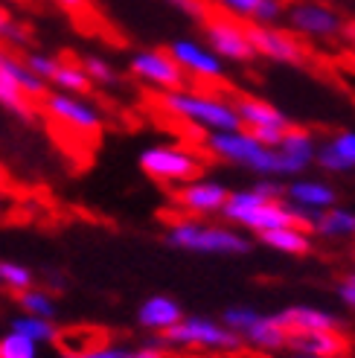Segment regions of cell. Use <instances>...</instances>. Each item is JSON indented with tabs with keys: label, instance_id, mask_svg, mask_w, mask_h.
<instances>
[{
	"label": "cell",
	"instance_id": "cell-4",
	"mask_svg": "<svg viewBox=\"0 0 355 358\" xmlns=\"http://www.w3.org/2000/svg\"><path fill=\"white\" fill-rule=\"evenodd\" d=\"M222 219L233 227L251 230L256 236L271 234V230H280V227H289V224H303V219L297 216L294 207L286 199H280V201L262 199L254 187L230 189V199L222 210Z\"/></svg>",
	"mask_w": 355,
	"mask_h": 358
},
{
	"label": "cell",
	"instance_id": "cell-33",
	"mask_svg": "<svg viewBox=\"0 0 355 358\" xmlns=\"http://www.w3.org/2000/svg\"><path fill=\"white\" fill-rule=\"evenodd\" d=\"M82 67H85V73L91 76L94 85H102V87L119 85V73H117V67L108 59H102V56H85L82 59Z\"/></svg>",
	"mask_w": 355,
	"mask_h": 358
},
{
	"label": "cell",
	"instance_id": "cell-11",
	"mask_svg": "<svg viewBox=\"0 0 355 358\" xmlns=\"http://www.w3.org/2000/svg\"><path fill=\"white\" fill-rule=\"evenodd\" d=\"M41 108L61 125H67L70 131L85 134V137H94L102 131L105 117L96 105L87 99V96H76V94H61V91H50L41 99Z\"/></svg>",
	"mask_w": 355,
	"mask_h": 358
},
{
	"label": "cell",
	"instance_id": "cell-43",
	"mask_svg": "<svg viewBox=\"0 0 355 358\" xmlns=\"http://www.w3.org/2000/svg\"><path fill=\"white\" fill-rule=\"evenodd\" d=\"M6 207H9V199H6V192L0 189V219L6 216Z\"/></svg>",
	"mask_w": 355,
	"mask_h": 358
},
{
	"label": "cell",
	"instance_id": "cell-6",
	"mask_svg": "<svg viewBox=\"0 0 355 358\" xmlns=\"http://www.w3.org/2000/svg\"><path fill=\"white\" fill-rule=\"evenodd\" d=\"M219 320L242 338V344L254 347L259 352H280L289 347V329L280 324L277 312L268 315V312H259L254 306H227Z\"/></svg>",
	"mask_w": 355,
	"mask_h": 358
},
{
	"label": "cell",
	"instance_id": "cell-10",
	"mask_svg": "<svg viewBox=\"0 0 355 358\" xmlns=\"http://www.w3.org/2000/svg\"><path fill=\"white\" fill-rule=\"evenodd\" d=\"M233 102H236V114L242 120V129L251 131L259 143H265V146H271V149H277L280 140L294 129L286 114L259 96H239Z\"/></svg>",
	"mask_w": 355,
	"mask_h": 358
},
{
	"label": "cell",
	"instance_id": "cell-8",
	"mask_svg": "<svg viewBox=\"0 0 355 358\" xmlns=\"http://www.w3.org/2000/svg\"><path fill=\"white\" fill-rule=\"evenodd\" d=\"M286 29L297 38L309 41H338L347 35V21L341 12L321 3V0H294L286 3Z\"/></svg>",
	"mask_w": 355,
	"mask_h": 358
},
{
	"label": "cell",
	"instance_id": "cell-16",
	"mask_svg": "<svg viewBox=\"0 0 355 358\" xmlns=\"http://www.w3.org/2000/svg\"><path fill=\"white\" fill-rule=\"evenodd\" d=\"M166 52L184 70V76H195L201 82H219L224 76V62L207 44L195 38H175Z\"/></svg>",
	"mask_w": 355,
	"mask_h": 358
},
{
	"label": "cell",
	"instance_id": "cell-1",
	"mask_svg": "<svg viewBox=\"0 0 355 358\" xmlns=\"http://www.w3.org/2000/svg\"><path fill=\"white\" fill-rule=\"evenodd\" d=\"M164 242L184 254H201V257H242L251 250V239L242 230H236L227 222H204L195 216L175 219Z\"/></svg>",
	"mask_w": 355,
	"mask_h": 358
},
{
	"label": "cell",
	"instance_id": "cell-30",
	"mask_svg": "<svg viewBox=\"0 0 355 358\" xmlns=\"http://www.w3.org/2000/svg\"><path fill=\"white\" fill-rule=\"evenodd\" d=\"M56 344H59L61 355H85L105 341L96 335V329H59Z\"/></svg>",
	"mask_w": 355,
	"mask_h": 358
},
{
	"label": "cell",
	"instance_id": "cell-29",
	"mask_svg": "<svg viewBox=\"0 0 355 358\" xmlns=\"http://www.w3.org/2000/svg\"><path fill=\"white\" fill-rule=\"evenodd\" d=\"M17 306H21V312H27V315L47 317V320H56V315H59L56 294L50 289H38V285L24 292V294H17Z\"/></svg>",
	"mask_w": 355,
	"mask_h": 358
},
{
	"label": "cell",
	"instance_id": "cell-19",
	"mask_svg": "<svg viewBox=\"0 0 355 358\" xmlns=\"http://www.w3.org/2000/svg\"><path fill=\"white\" fill-rule=\"evenodd\" d=\"M181 320H184V306L169 294H152L137 309V327L149 335L169 332Z\"/></svg>",
	"mask_w": 355,
	"mask_h": 358
},
{
	"label": "cell",
	"instance_id": "cell-23",
	"mask_svg": "<svg viewBox=\"0 0 355 358\" xmlns=\"http://www.w3.org/2000/svg\"><path fill=\"white\" fill-rule=\"evenodd\" d=\"M286 350L300 355H347V338L341 332H294Z\"/></svg>",
	"mask_w": 355,
	"mask_h": 358
},
{
	"label": "cell",
	"instance_id": "cell-24",
	"mask_svg": "<svg viewBox=\"0 0 355 358\" xmlns=\"http://www.w3.org/2000/svg\"><path fill=\"white\" fill-rule=\"evenodd\" d=\"M309 230L317 239H329V242L355 239V210L338 204V207L321 213V216L309 224Z\"/></svg>",
	"mask_w": 355,
	"mask_h": 358
},
{
	"label": "cell",
	"instance_id": "cell-2",
	"mask_svg": "<svg viewBox=\"0 0 355 358\" xmlns=\"http://www.w3.org/2000/svg\"><path fill=\"white\" fill-rule=\"evenodd\" d=\"M157 105H161L166 114L189 122L192 129H198L204 134L242 129V120L236 114V102L227 96H219V94L192 91V87H175V91H164L157 96Z\"/></svg>",
	"mask_w": 355,
	"mask_h": 358
},
{
	"label": "cell",
	"instance_id": "cell-21",
	"mask_svg": "<svg viewBox=\"0 0 355 358\" xmlns=\"http://www.w3.org/2000/svg\"><path fill=\"white\" fill-rule=\"evenodd\" d=\"M227 15L256 21L259 27H277L286 15V0H212Z\"/></svg>",
	"mask_w": 355,
	"mask_h": 358
},
{
	"label": "cell",
	"instance_id": "cell-26",
	"mask_svg": "<svg viewBox=\"0 0 355 358\" xmlns=\"http://www.w3.org/2000/svg\"><path fill=\"white\" fill-rule=\"evenodd\" d=\"M9 332H21L27 338H32L35 344H56V338H59V327H56V320H47V317H35V315H15L9 320Z\"/></svg>",
	"mask_w": 355,
	"mask_h": 358
},
{
	"label": "cell",
	"instance_id": "cell-20",
	"mask_svg": "<svg viewBox=\"0 0 355 358\" xmlns=\"http://www.w3.org/2000/svg\"><path fill=\"white\" fill-rule=\"evenodd\" d=\"M314 166L329 175H347L355 172V129L338 131L335 137L317 143Z\"/></svg>",
	"mask_w": 355,
	"mask_h": 358
},
{
	"label": "cell",
	"instance_id": "cell-9",
	"mask_svg": "<svg viewBox=\"0 0 355 358\" xmlns=\"http://www.w3.org/2000/svg\"><path fill=\"white\" fill-rule=\"evenodd\" d=\"M201 27H204V44L224 64H251L259 59L247 27L230 21V17H210Z\"/></svg>",
	"mask_w": 355,
	"mask_h": 358
},
{
	"label": "cell",
	"instance_id": "cell-34",
	"mask_svg": "<svg viewBox=\"0 0 355 358\" xmlns=\"http://www.w3.org/2000/svg\"><path fill=\"white\" fill-rule=\"evenodd\" d=\"M24 62H27V67L32 70V73L38 76L41 82H47V85L52 82V76H56V70H59V64H61V59L50 56V52H35V50L27 52Z\"/></svg>",
	"mask_w": 355,
	"mask_h": 358
},
{
	"label": "cell",
	"instance_id": "cell-22",
	"mask_svg": "<svg viewBox=\"0 0 355 358\" xmlns=\"http://www.w3.org/2000/svg\"><path fill=\"white\" fill-rule=\"evenodd\" d=\"M0 73L3 76H9L21 91L29 96V99H35V102H41L47 94H50V85L47 82H41L38 76L32 73V70L27 67V62H24V56H15V52H9L6 47H0Z\"/></svg>",
	"mask_w": 355,
	"mask_h": 358
},
{
	"label": "cell",
	"instance_id": "cell-36",
	"mask_svg": "<svg viewBox=\"0 0 355 358\" xmlns=\"http://www.w3.org/2000/svg\"><path fill=\"white\" fill-rule=\"evenodd\" d=\"M61 358H134V347L126 344H99L85 355H61Z\"/></svg>",
	"mask_w": 355,
	"mask_h": 358
},
{
	"label": "cell",
	"instance_id": "cell-13",
	"mask_svg": "<svg viewBox=\"0 0 355 358\" xmlns=\"http://www.w3.org/2000/svg\"><path fill=\"white\" fill-rule=\"evenodd\" d=\"M251 32V41L259 59H268L274 64H289V67H300L309 62V50L306 44L291 35L289 29H280V27H247Z\"/></svg>",
	"mask_w": 355,
	"mask_h": 358
},
{
	"label": "cell",
	"instance_id": "cell-7",
	"mask_svg": "<svg viewBox=\"0 0 355 358\" xmlns=\"http://www.w3.org/2000/svg\"><path fill=\"white\" fill-rule=\"evenodd\" d=\"M140 169H143L152 181L166 187H181L192 178H198L204 169V157L184 146H169V143H154L146 146L137 157Z\"/></svg>",
	"mask_w": 355,
	"mask_h": 358
},
{
	"label": "cell",
	"instance_id": "cell-41",
	"mask_svg": "<svg viewBox=\"0 0 355 358\" xmlns=\"http://www.w3.org/2000/svg\"><path fill=\"white\" fill-rule=\"evenodd\" d=\"M50 289H64V277L61 274H50Z\"/></svg>",
	"mask_w": 355,
	"mask_h": 358
},
{
	"label": "cell",
	"instance_id": "cell-38",
	"mask_svg": "<svg viewBox=\"0 0 355 358\" xmlns=\"http://www.w3.org/2000/svg\"><path fill=\"white\" fill-rule=\"evenodd\" d=\"M254 189L262 195V199H271V201L286 199V184H282L280 178H259V181L254 184Z\"/></svg>",
	"mask_w": 355,
	"mask_h": 358
},
{
	"label": "cell",
	"instance_id": "cell-40",
	"mask_svg": "<svg viewBox=\"0 0 355 358\" xmlns=\"http://www.w3.org/2000/svg\"><path fill=\"white\" fill-rule=\"evenodd\" d=\"M15 21H12V17L3 12V9H0V41H3L6 38V32H9V27H12Z\"/></svg>",
	"mask_w": 355,
	"mask_h": 358
},
{
	"label": "cell",
	"instance_id": "cell-14",
	"mask_svg": "<svg viewBox=\"0 0 355 358\" xmlns=\"http://www.w3.org/2000/svg\"><path fill=\"white\" fill-rule=\"evenodd\" d=\"M129 70L134 79H140L149 87H157L161 94L175 91V87H187L184 70L175 64V59L166 50H137L129 59Z\"/></svg>",
	"mask_w": 355,
	"mask_h": 358
},
{
	"label": "cell",
	"instance_id": "cell-15",
	"mask_svg": "<svg viewBox=\"0 0 355 358\" xmlns=\"http://www.w3.org/2000/svg\"><path fill=\"white\" fill-rule=\"evenodd\" d=\"M230 199V187L216 178H192L175 189V204L187 216H222V210Z\"/></svg>",
	"mask_w": 355,
	"mask_h": 358
},
{
	"label": "cell",
	"instance_id": "cell-46",
	"mask_svg": "<svg viewBox=\"0 0 355 358\" xmlns=\"http://www.w3.org/2000/svg\"><path fill=\"white\" fill-rule=\"evenodd\" d=\"M349 59H352V64H355V47H352V52H349Z\"/></svg>",
	"mask_w": 355,
	"mask_h": 358
},
{
	"label": "cell",
	"instance_id": "cell-31",
	"mask_svg": "<svg viewBox=\"0 0 355 358\" xmlns=\"http://www.w3.org/2000/svg\"><path fill=\"white\" fill-rule=\"evenodd\" d=\"M0 289H9L12 294H24L35 289V274L32 268L15 259H0Z\"/></svg>",
	"mask_w": 355,
	"mask_h": 358
},
{
	"label": "cell",
	"instance_id": "cell-25",
	"mask_svg": "<svg viewBox=\"0 0 355 358\" xmlns=\"http://www.w3.org/2000/svg\"><path fill=\"white\" fill-rule=\"evenodd\" d=\"M259 242L265 248L277 250V254H286V257H306L312 250V230L306 224H289V227H280L271 230V234H262Z\"/></svg>",
	"mask_w": 355,
	"mask_h": 358
},
{
	"label": "cell",
	"instance_id": "cell-18",
	"mask_svg": "<svg viewBox=\"0 0 355 358\" xmlns=\"http://www.w3.org/2000/svg\"><path fill=\"white\" fill-rule=\"evenodd\" d=\"M280 324L289 329V335L294 332H338L344 327V320L338 315H332L321 306H309V303H294L277 312Z\"/></svg>",
	"mask_w": 355,
	"mask_h": 358
},
{
	"label": "cell",
	"instance_id": "cell-44",
	"mask_svg": "<svg viewBox=\"0 0 355 358\" xmlns=\"http://www.w3.org/2000/svg\"><path fill=\"white\" fill-rule=\"evenodd\" d=\"M347 35H349V38L355 41V24H349V27H347Z\"/></svg>",
	"mask_w": 355,
	"mask_h": 358
},
{
	"label": "cell",
	"instance_id": "cell-28",
	"mask_svg": "<svg viewBox=\"0 0 355 358\" xmlns=\"http://www.w3.org/2000/svg\"><path fill=\"white\" fill-rule=\"evenodd\" d=\"M0 108H6L9 114L21 117V120H32L35 117V99H29L9 76L0 73Z\"/></svg>",
	"mask_w": 355,
	"mask_h": 358
},
{
	"label": "cell",
	"instance_id": "cell-45",
	"mask_svg": "<svg viewBox=\"0 0 355 358\" xmlns=\"http://www.w3.org/2000/svg\"><path fill=\"white\" fill-rule=\"evenodd\" d=\"M0 3H27V0H0Z\"/></svg>",
	"mask_w": 355,
	"mask_h": 358
},
{
	"label": "cell",
	"instance_id": "cell-12",
	"mask_svg": "<svg viewBox=\"0 0 355 358\" xmlns=\"http://www.w3.org/2000/svg\"><path fill=\"white\" fill-rule=\"evenodd\" d=\"M286 201L294 207V213L309 227L321 213L338 207V189H335L329 181H321V178L300 175V178L286 181Z\"/></svg>",
	"mask_w": 355,
	"mask_h": 358
},
{
	"label": "cell",
	"instance_id": "cell-37",
	"mask_svg": "<svg viewBox=\"0 0 355 358\" xmlns=\"http://www.w3.org/2000/svg\"><path fill=\"white\" fill-rule=\"evenodd\" d=\"M335 292H338V300L344 303V306L355 312V268H349L347 274L338 277V282H335Z\"/></svg>",
	"mask_w": 355,
	"mask_h": 358
},
{
	"label": "cell",
	"instance_id": "cell-39",
	"mask_svg": "<svg viewBox=\"0 0 355 358\" xmlns=\"http://www.w3.org/2000/svg\"><path fill=\"white\" fill-rule=\"evenodd\" d=\"M56 3H59L61 9H67V12H82V9L87 6V0H56Z\"/></svg>",
	"mask_w": 355,
	"mask_h": 358
},
{
	"label": "cell",
	"instance_id": "cell-35",
	"mask_svg": "<svg viewBox=\"0 0 355 358\" xmlns=\"http://www.w3.org/2000/svg\"><path fill=\"white\" fill-rule=\"evenodd\" d=\"M166 3L175 12H181L184 17H189V21H195V24H207L210 21V3L207 0H166Z\"/></svg>",
	"mask_w": 355,
	"mask_h": 358
},
{
	"label": "cell",
	"instance_id": "cell-17",
	"mask_svg": "<svg viewBox=\"0 0 355 358\" xmlns=\"http://www.w3.org/2000/svg\"><path fill=\"white\" fill-rule=\"evenodd\" d=\"M317 155V137L309 129H291L277 146V178L291 181V178L306 175V169L314 166Z\"/></svg>",
	"mask_w": 355,
	"mask_h": 358
},
{
	"label": "cell",
	"instance_id": "cell-5",
	"mask_svg": "<svg viewBox=\"0 0 355 358\" xmlns=\"http://www.w3.org/2000/svg\"><path fill=\"white\" fill-rule=\"evenodd\" d=\"M204 149L230 166L254 172L256 178H277V149L259 143L245 129L204 134Z\"/></svg>",
	"mask_w": 355,
	"mask_h": 358
},
{
	"label": "cell",
	"instance_id": "cell-32",
	"mask_svg": "<svg viewBox=\"0 0 355 358\" xmlns=\"http://www.w3.org/2000/svg\"><path fill=\"white\" fill-rule=\"evenodd\" d=\"M0 358H38V344L21 332L0 335Z\"/></svg>",
	"mask_w": 355,
	"mask_h": 358
},
{
	"label": "cell",
	"instance_id": "cell-27",
	"mask_svg": "<svg viewBox=\"0 0 355 358\" xmlns=\"http://www.w3.org/2000/svg\"><path fill=\"white\" fill-rule=\"evenodd\" d=\"M50 85L56 87V91H61V94H76V96H85L94 87L91 76L85 73L82 62H61Z\"/></svg>",
	"mask_w": 355,
	"mask_h": 358
},
{
	"label": "cell",
	"instance_id": "cell-3",
	"mask_svg": "<svg viewBox=\"0 0 355 358\" xmlns=\"http://www.w3.org/2000/svg\"><path fill=\"white\" fill-rule=\"evenodd\" d=\"M146 347L172 352V350H204V352H239L245 344L236 332H230L222 320L207 315H184L181 324H175L169 332L149 335Z\"/></svg>",
	"mask_w": 355,
	"mask_h": 358
},
{
	"label": "cell",
	"instance_id": "cell-42",
	"mask_svg": "<svg viewBox=\"0 0 355 358\" xmlns=\"http://www.w3.org/2000/svg\"><path fill=\"white\" fill-rule=\"evenodd\" d=\"M289 358H349V355H300V352H291Z\"/></svg>",
	"mask_w": 355,
	"mask_h": 358
}]
</instances>
